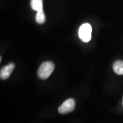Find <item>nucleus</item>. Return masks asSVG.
Returning <instances> with one entry per match:
<instances>
[{"label":"nucleus","mask_w":123,"mask_h":123,"mask_svg":"<svg viewBox=\"0 0 123 123\" xmlns=\"http://www.w3.org/2000/svg\"><path fill=\"white\" fill-rule=\"evenodd\" d=\"M54 64L51 62L43 63L38 70V76L41 79H46L50 76L54 70Z\"/></svg>","instance_id":"obj_1"},{"label":"nucleus","mask_w":123,"mask_h":123,"mask_svg":"<svg viewBox=\"0 0 123 123\" xmlns=\"http://www.w3.org/2000/svg\"><path fill=\"white\" fill-rule=\"evenodd\" d=\"M92 27L89 24H84L79 27V37L81 41L88 42L91 39Z\"/></svg>","instance_id":"obj_2"},{"label":"nucleus","mask_w":123,"mask_h":123,"mask_svg":"<svg viewBox=\"0 0 123 123\" xmlns=\"http://www.w3.org/2000/svg\"><path fill=\"white\" fill-rule=\"evenodd\" d=\"M75 107V101L73 99L66 100L58 108V111L61 114H67L73 111Z\"/></svg>","instance_id":"obj_3"},{"label":"nucleus","mask_w":123,"mask_h":123,"mask_svg":"<svg viewBox=\"0 0 123 123\" xmlns=\"http://www.w3.org/2000/svg\"><path fill=\"white\" fill-rule=\"evenodd\" d=\"M15 68V64L14 63H9L7 65L4 66L1 68L0 71V78L1 79H7L10 76L11 74Z\"/></svg>","instance_id":"obj_4"},{"label":"nucleus","mask_w":123,"mask_h":123,"mask_svg":"<svg viewBox=\"0 0 123 123\" xmlns=\"http://www.w3.org/2000/svg\"><path fill=\"white\" fill-rule=\"evenodd\" d=\"M113 68L115 73L119 75H123V61H117L113 64Z\"/></svg>","instance_id":"obj_5"},{"label":"nucleus","mask_w":123,"mask_h":123,"mask_svg":"<svg viewBox=\"0 0 123 123\" xmlns=\"http://www.w3.org/2000/svg\"><path fill=\"white\" fill-rule=\"evenodd\" d=\"M31 7L34 10L39 12L43 10L42 0H31Z\"/></svg>","instance_id":"obj_6"},{"label":"nucleus","mask_w":123,"mask_h":123,"mask_svg":"<svg viewBox=\"0 0 123 123\" xmlns=\"http://www.w3.org/2000/svg\"><path fill=\"white\" fill-rule=\"evenodd\" d=\"M35 21L39 24H42L45 22L46 17L45 15L43 10L37 12L36 16H35Z\"/></svg>","instance_id":"obj_7"},{"label":"nucleus","mask_w":123,"mask_h":123,"mask_svg":"<svg viewBox=\"0 0 123 123\" xmlns=\"http://www.w3.org/2000/svg\"></svg>","instance_id":"obj_8"}]
</instances>
